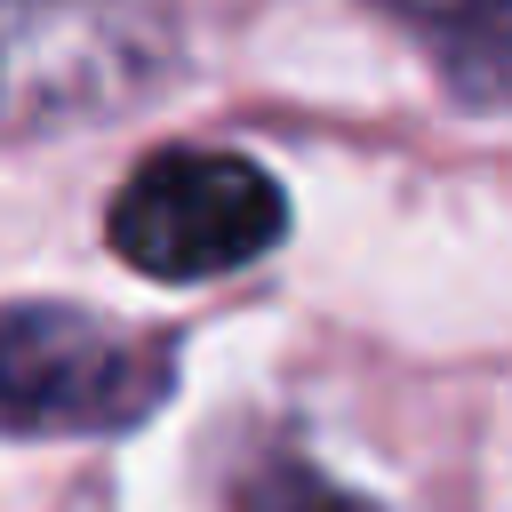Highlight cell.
Instances as JSON below:
<instances>
[{
    "mask_svg": "<svg viewBox=\"0 0 512 512\" xmlns=\"http://www.w3.org/2000/svg\"><path fill=\"white\" fill-rule=\"evenodd\" d=\"M104 232H112L120 264L184 288V280H224V272L272 256L288 232V200L248 152L176 144V152H152L128 168Z\"/></svg>",
    "mask_w": 512,
    "mask_h": 512,
    "instance_id": "cell-1",
    "label": "cell"
},
{
    "mask_svg": "<svg viewBox=\"0 0 512 512\" xmlns=\"http://www.w3.org/2000/svg\"><path fill=\"white\" fill-rule=\"evenodd\" d=\"M168 344L80 304H0V432H128L168 400Z\"/></svg>",
    "mask_w": 512,
    "mask_h": 512,
    "instance_id": "cell-2",
    "label": "cell"
},
{
    "mask_svg": "<svg viewBox=\"0 0 512 512\" xmlns=\"http://www.w3.org/2000/svg\"><path fill=\"white\" fill-rule=\"evenodd\" d=\"M168 80V32L104 8H0V136L136 104Z\"/></svg>",
    "mask_w": 512,
    "mask_h": 512,
    "instance_id": "cell-3",
    "label": "cell"
},
{
    "mask_svg": "<svg viewBox=\"0 0 512 512\" xmlns=\"http://www.w3.org/2000/svg\"><path fill=\"white\" fill-rule=\"evenodd\" d=\"M440 40V72H456L472 96L512 104V32L504 24H432Z\"/></svg>",
    "mask_w": 512,
    "mask_h": 512,
    "instance_id": "cell-4",
    "label": "cell"
}]
</instances>
